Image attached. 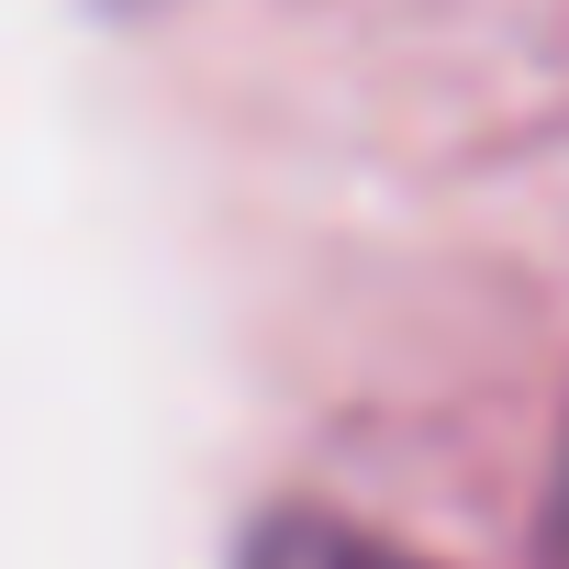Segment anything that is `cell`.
I'll return each mask as SVG.
<instances>
[{"label":"cell","instance_id":"6da1fadb","mask_svg":"<svg viewBox=\"0 0 569 569\" xmlns=\"http://www.w3.org/2000/svg\"><path fill=\"white\" fill-rule=\"evenodd\" d=\"M234 569H436V558H413V547H391V536H369V525H347V513H257L246 525V547H234Z\"/></svg>","mask_w":569,"mask_h":569},{"label":"cell","instance_id":"7a4b0ae2","mask_svg":"<svg viewBox=\"0 0 569 569\" xmlns=\"http://www.w3.org/2000/svg\"><path fill=\"white\" fill-rule=\"evenodd\" d=\"M536 569H569V413L547 447V502H536Z\"/></svg>","mask_w":569,"mask_h":569}]
</instances>
